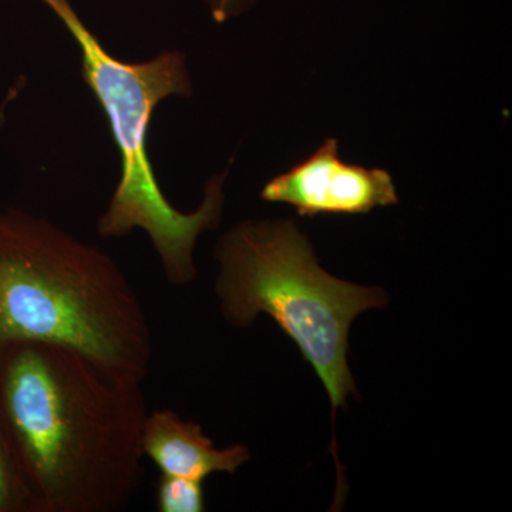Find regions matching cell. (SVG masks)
<instances>
[{
    "label": "cell",
    "mask_w": 512,
    "mask_h": 512,
    "mask_svg": "<svg viewBox=\"0 0 512 512\" xmlns=\"http://www.w3.org/2000/svg\"><path fill=\"white\" fill-rule=\"evenodd\" d=\"M143 383L73 350L0 345V416L37 512H121L143 477Z\"/></svg>",
    "instance_id": "cell-1"
},
{
    "label": "cell",
    "mask_w": 512,
    "mask_h": 512,
    "mask_svg": "<svg viewBox=\"0 0 512 512\" xmlns=\"http://www.w3.org/2000/svg\"><path fill=\"white\" fill-rule=\"evenodd\" d=\"M73 350L144 383L154 346L143 303L117 262L40 215L0 211V345Z\"/></svg>",
    "instance_id": "cell-2"
},
{
    "label": "cell",
    "mask_w": 512,
    "mask_h": 512,
    "mask_svg": "<svg viewBox=\"0 0 512 512\" xmlns=\"http://www.w3.org/2000/svg\"><path fill=\"white\" fill-rule=\"evenodd\" d=\"M77 43L84 82L99 101L120 156V178L97 222L103 238H121L141 229L160 258L167 281L187 285L197 268L194 249L205 231L220 225L227 171L204 188L198 210L181 212L165 197L148 156L154 111L168 97L191 96L187 59L164 50L146 62H124L111 55L87 28L70 0H42Z\"/></svg>",
    "instance_id": "cell-3"
},
{
    "label": "cell",
    "mask_w": 512,
    "mask_h": 512,
    "mask_svg": "<svg viewBox=\"0 0 512 512\" xmlns=\"http://www.w3.org/2000/svg\"><path fill=\"white\" fill-rule=\"evenodd\" d=\"M215 258V295L229 325L248 328L259 315L274 320L315 370L333 416L357 397L350 326L360 313L386 305L383 289L328 274L292 220L239 222L222 235Z\"/></svg>",
    "instance_id": "cell-4"
},
{
    "label": "cell",
    "mask_w": 512,
    "mask_h": 512,
    "mask_svg": "<svg viewBox=\"0 0 512 512\" xmlns=\"http://www.w3.org/2000/svg\"><path fill=\"white\" fill-rule=\"evenodd\" d=\"M261 198L288 204L301 217L363 215L399 202L392 175L382 168L349 164L339 144L329 138L306 160L276 175L262 188Z\"/></svg>",
    "instance_id": "cell-5"
},
{
    "label": "cell",
    "mask_w": 512,
    "mask_h": 512,
    "mask_svg": "<svg viewBox=\"0 0 512 512\" xmlns=\"http://www.w3.org/2000/svg\"><path fill=\"white\" fill-rule=\"evenodd\" d=\"M144 458H150L164 476L205 481L212 474H235L251 460L248 447L218 448L201 426L181 419L173 410L147 413L141 434Z\"/></svg>",
    "instance_id": "cell-6"
},
{
    "label": "cell",
    "mask_w": 512,
    "mask_h": 512,
    "mask_svg": "<svg viewBox=\"0 0 512 512\" xmlns=\"http://www.w3.org/2000/svg\"><path fill=\"white\" fill-rule=\"evenodd\" d=\"M0 512H37L0 416Z\"/></svg>",
    "instance_id": "cell-7"
},
{
    "label": "cell",
    "mask_w": 512,
    "mask_h": 512,
    "mask_svg": "<svg viewBox=\"0 0 512 512\" xmlns=\"http://www.w3.org/2000/svg\"><path fill=\"white\" fill-rule=\"evenodd\" d=\"M160 512L205 511L204 481L161 474L156 491Z\"/></svg>",
    "instance_id": "cell-8"
},
{
    "label": "cell",
    "mask_w": 512,
    "mask_h": 512,
    "mask_svg": "<svg viewBox=\"0 0 512 512\" xmlns=\"http://www.w3.org/2000/svg\"><path fill=\"white\" fill-rule=\"evenodd\" d=\"M208 6L212 19L217 23L228 22L255 5L256 0H201Z\"/></svg>",
    "instance_id": "cell-9"
}]
</instances>
